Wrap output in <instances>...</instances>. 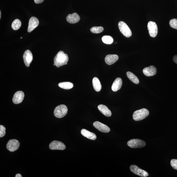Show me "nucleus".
Returning <instances> with one entry per match:
<instances>
[{
  "instance_id": "3",
  "label": "nucleus",
  "mask_w": 177,
  "mask_h": 177,
  "mask_svg": "<svg viewBox=\"0 0 177 177\" xmlns=\"http://www.w3.org/2000/svg\"><path fill=\"white\" fill-rule=\"evenodd\" d=\"M68 112V108L64 105H60L56 107L54 111L55 116L58 118H62L65 116Z\"/></svg>"
},
{
  "instance_id": "4",
  "label": "nucleus",
  "mask_w": 177,
  "mask_h": 177,
  "mask_svg": "<svg viewBox=\"0 0 177 177\" xmlns=\"http://www.w3.org/2000/svg\"><path fill=\"white\" fill-rule=\"evenodd\" d=\"M118 26L120 32L125 37H129L131 36L132 33L128 26L123 22H120L118 24Z\"/></svg>"
},
{
  "instance_id": "24",
  "label": "nucleus",
  "mask_w": 177,
  "mask_h": 177,
  "mask_svg": "<svg viewBox=\"0 0 177 177\" xmlns=\"http://www.w3.org/2000/svg\"><path fill=\"white\" fill-rule=\"evenodd\" d=\"M102 40L103 43L107 44H111L114 41L113 37L109 35L104 36L102 37Z\"/></svg>"
},
{
  "instance_id": "27",
  "label": "nucleus",
  "mask_w": 177,
  "mask_h": 177,
  "mask_svg": "<svg viewBox=\"0 0 177 177\" xmlns=\"http://www.w3.org/2000/svg\"><path fill=\"white\" fill-rule=\"evenodd\" d=\"M6 128L3 126L0 125V137H3L6 134Z\"/></svg>"
},
{
  "instance_id": "9",
  "label": "nucleus",
  "mask_w": 177,
  "mask_h": 177,
  "mask_svg": "<svg viewBox=\"0 0 177 177\" xmlns=\"http://www.w3.org/2000/svg\"><path fill=\"white\" fill-rule=\"evenodd\" d=\"M49 148L51 150H63L65 149L66 147L64 144L61 142L55 140L50 144Z\"/></svg>"
},
{
  "instance_id": "23",
  "label": "nucleus",
  "mask_w": 177,
  "mask_h": 177,
  "mask_svg": "<svg viewBox=\"0 0 177 177\" xmlns=\"http://www.w3.org/2000/svg\"><path fill=\"white\" fill-rule=\"evenodd\" d=\"M22 25V22L20 20L16 19L12 23V27L14 30H17L20 29Z\"/></svg>"
},
{
  "instance_id": "14",
  "label": "nucleus",
  "mask_w": 177,
  "mask_h": 177,
  "mask_svg": "<svg viewBox=\"0 0 177 177\" xmlns=\"http://www.w3.org/2000/svg\"><path fill=\"white\" fill-rule=\"evenodd\" d=\"M143 74L147 77H151L156 74L157 70L153 66L146 67L143 70Z\"/></svg>"
},
{
  "instance_id": "15",
  "label": "nucleus",
  "mask_w": 177,
  "mask_h": 177,
  "mask_svg": "<svg viewBox=\"0 0 177 177\" xmlns=\"http://www.w3.org/2000/svg\"><path fill=\"white\" fill-rule=\"evenodd\" d=\"M80 20V16L77 13L70 14L66 18L67 22L71 24L77 23L79 22Z\"/></svg>"
},
{
  "instance_id": "28",
  "label": "nucleus",
  "mask_w": 177,
  "mask_h": 177,
  "mask_svg": "<svg viewBox=\"0 0 177 177\" xmlns=\"http://www.w3.org/2000/svg\"><path fill=\"white\" fill-rule=\"evenodd\" d=\"M171 165L173 169L177 170V159H173L171 160Z\"/></svg>"
},
{
  "instance_id": "10",
  "label": "nucleus",
  "mask_w": 177,
  "mask_h": 177,
  "mask_svg": "<svg viewBox=\"0 0 177 177\" xmlns=\"http://www.w3.org/2000/svg\"><path fill=\"white\" fill-rule=\"evenodd\" d=\"M23 59L26 66L29 67L30 63L33 60V56L31 52L28 50H26L24 54Z\"/></svg>"
},
{
  "instance_id": "5",
  "label": "nucleus",
  "mask_w": 177,
  "mask_h": 177,
  "mask_svg": "<svg viewBox=\"0 0 177 177\" xmlns=\"http://www.w3.org/2000/svg\"><path fill=\"white\" fill-rule=\"evenodd\" d=\"M127 145L131 148H141L144 147L146 145V143L142 140L134 139L129 141L127 142Z\"/></svg>"
},
{
  "instance_id": "1",
  "label": "nucleus",
  "mask_w": 177,
  "mask_h": 177,
  "mask_svg": "<svg viewBox=\"0 0 177 177\" xmlns=\"http://www.w3.org/2000/svg\"><path fill=\"white\" fill-rule=\"evenodd\" d=\"M54 60L56 66L59 68L67 64L69 58L67 54H65L62 51H60L56 54Z\"/></svg>"
},
{
  "instance_id": "31",
  "label": "nucleus",
  "mask_w": 177,
  "mask_h": 177,
  "mask_svg": "<svg viewBox=\"0 0 177 177\" xmlns=\"http://www.w3.org/2000/svg\"><path fill=\"white\" fill-rule=\"evenodd\" d=\"M16 177H22V176L20 174H16Z\"/></svg>"
},
{
  "instance_id": "21",
  "label": "nucleus",
  "mask_w": 177,
  "mask_h": 177,
  "mask_svg": "<svg viewBox=\"0 0 177 177\" xmlns=\"http://www.w3.org/2000/svg\"><path fill=\"white\" fill-rule=\"evenodd\" d=\"M58 86L63 89L69 90L73 88L74 85L71 82H65L59 83Z\"/></svg>"
},
{
  "instance_id": "25",
  "label": "nucleus",
  "mask_w": 177,
  "mask_h": 177,
  "mask_svg": "<svg viewBox=\"0 0 177 177\" xmlns=\"http://www.w3.org/2000/svg\"><path fill=\"white\" fill-rule=\"evenodd\" d=\"M90 31L93 33L98 34L103 31L104 28L101 26L94 27L91 28Z\"/></svg>"
},
{
  "instance_id": "11",
  "label": "nucleus",
  "mask_w": 177,
  "mask_h": 177,
  "mask_svg": "<svg viewBox=\"0 0 177 177\" xmlns=\"http://www.w3.org/2000/svg\"><path fill=\"white\" fill-rule=\"evenodd\" d=\"M39 22L38 19L35 17H32L30 18L28 28V32H31L39 26Z\"/></svg>"
},
{
  "instance_id": "17",
  "label": "nucleus",
  "mask_w": 177,
  "mask_h": 177,
  "mask_svg": "<svg viewBox=\"0 0 177 177\" xmlns=\"http://www.w3.org/2000/svg\"><path fill=\"white\" fill-rule=\"evenodd\" d=\"M122 81L119 77H118L115 80L112 86V89L113 91L115 92L119 90L122 86Z\"/></svg>"
},
{
  "instance_id": "7",
  "label": "nucleus",
  "mask_w": 177,
  "mask_h": 177,
  "mask_svg": "<svg viewBox=\"0 0 177 177\" xmlns=\"http://www.w3.org/2000/svg\"><path fill=\"white\" fill-rule=\"evenodd\" d=\"M20 146L19 142L15 139H12L9 140L6 145V148L11 152L15 151L17 150Z\"/></svg>"
},
{
  "instance_id": "22",
  "label": "nucleus",
  "mask_w": 177,
  "mask_h": 177,
  "mask_svg": "<svg viewBox=\"0 0 177 177\" xmlns=\"http://www.w3.org/2000/svg\"><path fill=\"white\" fill-rule=\"evenodd\" d=\"M127 75L129 79L134 83L138 84L139 83L140 81L138 78L133 73L128 72L127 73Z\"/></svg>"
},
{
  "instance_id": "12",
  "label": "nucleus",
  "mask_w": 177,
  "mask_h": 177,
  "mask_svg": "<svg viewBox=\"0 0 177 177\" xmlns=\"http://www.w3.org/2000/svg\"><path fill=\"white\" fill-rule=\"evenodd\" d=\"M93 125L99 131L103 133H107L110 131V128L106 125L99 121H96L93 123Z\"/></svg>"
},
{
  "instance_id": "18",
  "label": "nucleus",
  "mask_w": 177,
  "mask_h": 177,
  "mask_svg": "<svg viewBox=\"0 0 177 177\" xmlns=\"http://www.w3.org/2000/svg\"><path fill=\"white\" fill-rule=\"evenodd\" d=\"M82 136L92 140H95L96 138V136L95 134L85 129H82L81 132Z\"/></svg>"
},
{
  "instance_id": "6",
  "label": "nucleus",
  "mask_w": 177,
  "mask_h": 177,
  "mask_svg": "<svg viewBox=\"0 0 177 177\" xmlns=\"http://www.w3.org/2000/svg\"><path fill=\"white\" fill-rule=\"evenodd\" d=\"M130 169L134 174L139 176L146 177L148 176L147 172L140 168L136 165H132L130 167Z\"/></svg>"
},
{
  "instance_id": "26",
  "label": "nucleus",
  "mask_w": 177,
  "mask_h": 177,
  "mask_svg": "<svg viewBox=\"0 0 177 177\" xmlns=\"http://www.w3.org/2000/svg\"><path fill=\"white\" fill-rule=\"evenodd\" d=\"M170 25L172 28L177 29V19H173L170 21Z\"/></svg>"
},
{
  "instance_id": "29",
  "label": "nucleus",
  "mask_w": 177,
  "mask_h": 177,
  "mask_svg": "<svg viewBox=\"0 0 177 177\" xmlns=\"http://www.w3.org/2000/svg\"><path fill=\"white\" fill-rule=\"evenodd\" d=\"M44 0H34L35 3L36 4H39L42 3Z\"/></svg>"
},
{
  "instance_id": "19",
  "label": "nucleus",
  "mask_w": 177,
  "mask_h": 177,
  "mask_svg": "<svg viewBox=\"0 0 177 177\" xmlns=\"http://www.w3.org/2000/svg\"><path fill=\"white\" fill-rule=\"evenodd\" d=\"M98 108L99 110L105 116L110 117L111 116V112L106 106L100 104L98 106Z\"/></svg>"
},
{
  "instance_id": "20",
  "label": "nucleus",
  "mask_w": 177,
  "mask_h": 177,
  "mask_svg": "<svg viewBox=\"0 0 177 177\" xmlns=\"http://www.w3.org/2000/svg\"><path fill=\"white\" fill-rule=\"evenodd\" d=\"M92 82L94 90L96 92H100L102 88L100 80L97 77H94L93 79Z\"/></svg>"
},
{
  "instance_id": "13",
  "label": "nucleus",
  "mask_w": 177,
  "mask_h": 177,
  "mask_svg": "<svg viewBox=\"0 0 177 177\" xmlns=\"http://www.w3.org/2000/svg\"><path fill=\"white\" fill-rule=\"evenodd\" d=\"M24 97V94L22 91H18L15 93L13 98V102L18 104L22 102Z\"/></svg>"
},
{
  "instance_id": "16",
  "label": "nucleus",
  "mask_w": 177,
  "mask_h": 177,
  "mask_svg": "<svg viewBox=\"0 0 177 177\" xmlns=\"http://www.w3.org/2000/svg\"><path fill=\"white\" fill-rule=\"evenodd\" d=\"M119 58V56L117 55H108L106 56L105 60L107 64L111 65L116 62Z\"/></svg>"
},
{
  "instance_id": "33",
  "label": "nucleus",
  "mask_w": 177,
  "mask_h": 177,
  "mask_svg": "<svg viewBox=\"0 0 177 177\" xmlns=\"http://www.w3.org/2000/svg\"><path fill=\"white\" fill-rule=\"evenodd\" d=\"M22 37H21L20 39H22Z\"/></svg>"
},
{
  "instance_id": "30",
  "label": "nucleus",
  "mask_w": 177,
  "mask_h": 177,
  "mask_svg": "<svg viewBox=\"0 0 177 177\" xmlns=\"http://www.w3.org/2000/svg\"><path fill=\"white\" fill-rule=\"evenodd\" d=\"M173 60L174 62L177 64V55L174 56L173 58Z\"/></svg>"
},
{
  "instance_id": "2",
  "label": "nucleus",
  "mask_w": 177,
  "mask_h": 177,
  "mask_svg": "<svg viewBox=\"0 0 177 177\" xmlns=\"http://www.w3.org/2000/svg\"><path fill=\"white\" fill-rule=\"evenodd\" d=\"M149 114V111L145 108L136 110L133 114V119L136 121H139L145 119Z\"/></svg>"
},
{
  "instance_id": "8",
  "label": "nucleus",
  "mask_w": 177,
  "mask_h": 177,
  "mask_svg": "<svg viewBox=\"0 0 177 177\" xmlns=\"http://www.w3.org/2000/svg\"><path fill=\"white\" fill-rule=\"evenodd\" d=\"M147 28L151 37H155L157 36L158 33V28L156 23L150 21L148 24Z\"/></svg>"
},
{
  "instance_id": "32",
  "label": "nucleus",
  "mask_w": 177,
  "mask_h": 177,
  "mask_svg": "<svg viewBox=\"0 0 177 177\" xmlns=\"http://www.w3.org/2000/svg\"><path fill=\"white\" fill-rule=\"evenodd\" d=\"M1 11H0V18L1 19Z\"/></svg>"
}]
</instances>
